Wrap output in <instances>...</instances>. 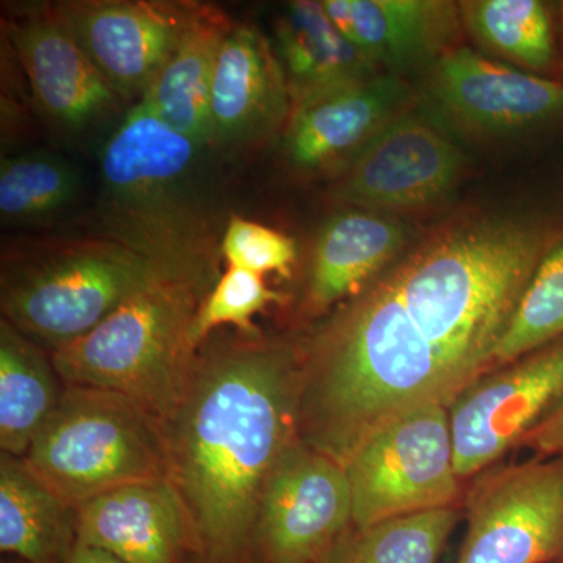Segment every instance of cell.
Listing matches in <instances>:
<instances>
[{"mask_svg": "<svg viewBox=\"0 0 563 563\" xmlns=\"http://www.w3.org/2000/svg\"><path fill=\"white\" fill-rule=\"evenodd\" d=\"M35 342L0 322V448L24 457L60 401L65 385ZM63 384V383H62Z\"/></svg>", "mask_w": 563, "mask_h": 563, "instance_id": "cell-22", "label": "cell"}, {"mask_svg": "<svg viewBox=\"0 0 563 563\" xmlns=\"http://www.w3.org/2000/svg\"><path fill=\"white\" fill-rule=\"evenodd\" d=\"M202 150L135 103L101 154L107 239L162 265L214 272L217 235L196 184Z\"/></svg>", "mask_w": 563, "mask_h": 563, "instance_id": "cell-2", "label": "cell"}, {"mask_svg": "<svg viewBox=\"0 0 563 563\" xmlns=\"http://www.w3.org/2000/svg\"><path fill=\"white\" fill-rule=\"evenodd\" d=\"M406 242V228L388 214L363 209L333 214L314 240L306 309L325 312L357 296L380 276Z\"/></svg>", "mask_w": 563, "mask_h": 563, "instance_id": "cell-18", "label": "cell"}, {"mask_svg": "<svg viewBox=\"0 0 563 563\" xmlns=\"http://www.w3.org/2000/svg\"><path fill=\"white\" fill-rule=\"evenodd\" d=\"M299 355L257 339L203 343L166 422L172 483L190 515L195 563H252L263 488L298 439Z\"/></svg>", "mask_w": 563, "mask_h": 563, "instance_id": "cell-1", "label": "cell"}, {"mask_svg": "<svg viewBox=\"0 0 563 563\" xmlns=\"http://www.w3.org/2000/svg\"><path fill=\"white\" fill-rule=\"evenodd\" d=\"M462 169V152L442 129L402 113L335 177L332 198L379 213L422 209L453 190Z\"/></svg>", "mask_w": 563, "mask_h": 563, "instance_id": "cell-10", "label": "cell"}, {"mask_svg": "<svg viewBox=\"0 0 563 563\" xmlns=\"http://www.w3.org/2000/svg\"><path fill=\"white\" fill-rule=\"evenodd\" d=\"M2 563H24V562L20 561V559H16V561H10V559H9V561H3Z\"/></svg>", "mask_w": 563, "mask_h": 563, "instance_id": "cell-31", "label": "cell"}, {"mask_svg": "<svg viewBox=\"0 0 563 563\" xmlns=\"http://www.w3.org/2000/svg\"><path fill=\"white\" fill-rule=\"evenodd\" d=\"M279 299V292L265 284V277L244 269L229 268L214 282L199 307L191 325L192 346L199 351L211 332L224 325H235L244 335H254L252 318Z\"/></svg>", "mask_w": 563, "mask_h": 563, "instance_id": "cell-27", "label": "cell"}, {"mask_svg": "<svg viewBox=\"0 0 563 563\" xmlns=\"http://www.w3.org/2000/svg\"><path fill=\"white\" fill-rule=\"evenodd\" d=\"M274 49L295 103L380 73L325 13L322 2L295 0L274 22Z\"/></svg>", "mask_w": 563, "mask_h": 563, "instance_id": "cell-20", "label": "cell"}, {"mask_svg": "<svg viewBox=\"0 0 563 563\" xmlns=\"http://www.w3.org/2000/svg\"><path fill=\"white\" fill-rule=\"evenodd\" d=\"M459 9L470 33L493 54L533 74L554 65L553 20L540 0H473Z\"/></svg>", "mask_w": 563, "mask_h": 563, "instance_id": "cell-24", "label": "cell"}, {"mask_svg": "<svg viewBox=\"0 0 563 563\" xmlns=\"http://www.w3.org/2000/svg\"><path fill=\"white\" fill-rule=\"evenodd\" d=\"M231 31V22L220 11L192 7L168 60L140 99L202 147L211 144V84L222 41Z\"/></svg>", "mask_w": 563, "mask_h": 563, "instance_id": "cell-19", "label": "cell"}, {"mask_svg": "<svg viewBox=\"0 0 563 563\" xmlns=\"http://www.w3.org/2000/svg\"><path fill=\"white\" fill-rule=\"evenodd\" d=\"M214 272L168 268L76 342L51 352L65 385L117 393L162 428L190 377L191 325Z\"/></svg>", "mask_w": 563, "mask_h": 563, "instance_id": "cell-3", "label": "cell"}, {"mask_svg": "<svg viewBox=\"0 0 563 563\" xmlns=\"http://www.w3.org/2000/svg\"><path fill=\"white\" fill-rule=\"evenodd\" d=\"M79 174L47 151L0 162V217L3 224H32L69 207L79 192Z\"/></svg>", "mask_w": 563, "mask_h": 563, "instance_id": "cell-25", "label": "cell"}, {"mask_svg": "<svg viewBox=\"0 0 563 563\" xmlns=\"http://www.w3.org/2000/svg\"><path fill=\"white\" fill-rule=\"evenodd\" d=\"M291 98L276 49L250 25L222 41L210 96L211 144H252L287 124Z\"/></svg>", "mask_w": 563, "mask_h": 563, "instance_id": "cell-16", "label": "cell"}, {"mask_svg": "<svg viewBox=\"0 0 563 563\" xmlns=\"http://www.w3.org/2000/svg\"><path fill=\"white\" fill-rule=\"evenodd\" d=\"M77 543V510L32 472L0 455V551L24 563H63Z\"/></svg>", "mask_w": 563, "mask_h": 563, "instance_id": "cell-21", "label": "cell"}, {"mask_svg": "<svg viewBox=\"0 0 563 563\" xmlns=\"http://www.w3.org/2000/svg\"><path fill=\"white\" fill-rule=\"evenodd\" d=\"M554 563H563V559H561V561H558V562H554Z\"/></svg>", "mask_w": 563, "mask_h": 563, "instance_id": "cell-32", "label": "cell"}, {"mask_svg": "<svg viewBox=\"0 0 563 563\" xmlns=\"http://www.w3.org/2000/svg\"><path fill=\"white\" fill-rule=\"evenodd\" d=\"M455 507L352 525L318 563H437L457 525Z\"/></svg>", "mask_w": 563, "mask_h": 563, "instance_id": "cell-23", "label": "cell"}, {"mask_svg": "<svg viewBox=\"0 0 563 563\" xmlns=\"http://www.w3.org/2000/svg\"><path fill=\"white\" fill-rule=\"evenodd\" d=\"M344 38L380 73L402 77L454 46L461 9L443 0H322Z\"/></svg>", "mask_w": 563, "mask_h": 563, "instance_id": "cell-17", "label": "cell"}, {"mask_svg": "<svg viewBox=\"0 0 563 563\" xmlns=\"http://www.w3.org/2000/svg\"><path fill=\"white\" fill-rule=\"evenodd\" d=\"M352 525L346 468L296 439L263 488L252 563H318Z\"/></svg>", "mask_w": 563, "mask_h": 563, "instance_id": "cell-8", "label": "cell"}, {"mask_svg": "<svg viewBox=\"0 0 563 563\" xmlns=\"http://www.w3.org/2000/svg\"><path fill=\"white\" fill-rule=\"evenodd\" d=\"M432 98L455 122L481 133L536 128L563 117V81L453 47L432 65Z\"/></svg>", "mask_w": 563, "mask_h": 563, "instance_id": "cell-13", "label": "cell"}, {"mask_svg": "<svg viewBox=\"0 0 563 563\" xmlns=\"http://www.w3.org/2000/svg\"><path fill=\"white\" fill-rule=\"evenodd\" d=\"M63 563H122L120 559L99 550V548L90 547V544L76 543L68 558Z\"/></svg>", "mask_w": 563, "mask_h": 563, "instance_id": "cell-30", "label": "cell"}, {"mask_svg": "<svg viewBox=\"0 0 563 563\" xmlns=\"http://www.w3.org/2000/svg\"><path fill=\"white\" fill-rule=\"evenodd\" d=\"M25 463L74 509L125 485L172 481L165 431L117 393L65 385Z\"/></svg>", "mask_w": 563, "mask_h": 563, "instance_id": "cell-4", "label": "cell"}, {"mask_svg": "<svg viewBox=\"0 0 563 563\" xmlns=\"http://www.w3.org/2000/svg\"><path fill=\"white\" fill-rule=\"evenodd\" d=\"M168 268L107 236L55 243L3 268V320L52 352L98 328Z\"/></svg>", "mask_w": 563, "mask_h": 563, "instance_id": "cell-5", "label": "cell"}, {"mask_svg": "<svg viewBox=\"0 0 563 563\" xmlns=\"http://www.w3.org/2000/svg\"><path fill=\"white\" fill-rule=\"evenodd\" d=\"M54 10L111 90L141 99L168 60L192 7L103 0Z\"/></svg>", "mask_w": 563, "mask_h": 563, "instance_id": "cell-12", "label": "cell"}, {"mask_svg": "<svg viewBox=\"0 0 563 563\" xmlns=\"http://www.w3.org/2000/svg\"><path fill=\"white\" fill-rule=\"evenodd\" d=\"M455 563H554L563 559V455L492 470L468 496Z\"/></svg>", "mask_w": 563, "mask_h": 563, "instance_id": "cell-7", "label": "cell"}, {"mask_svg": "<svg viewBox=\"0 0 563 563\" xmlns=\"http://www.w3.org/2000/svg\"><path fill=\"white\" fill-rule=\"evenodd\" d=\"M563 339V240L540 262L496 351V366Z\"/></svg>", "mask_w": 563, "mask_h": 563, "instance_id": "cell-26", "label": "cell"}, {"mask_svg": "<svg viewBox=\"0 0 563 563\" xmlns=\"http://www.w3.org/2000/svg\"><path fill=\"white\" fill-rule=\"evenodd\" d=\"M539 457H561L563 455V402L521 443Z\"/></svg>", "mask_w": 563, "mask_h": 563, "instance_id": "cell-29", "label": "cell"}, {"mask_svg": "<svg viewBox=\"0 0 563 563\" xmlns=\"http://www.w3.org/2000/svg\"><path fill=\"white\" fill-rule=\"evenodd\" d=\"M220 254L228 261L229 268L263 277L269 273L290 276L292 263L298 257L290 236L240 217H232L225 225Z\"/></svg>", "mask_w": 563, "mask_h": 563, "instance_id": "cell-28", "label": "cell"}, {"mask_svg": "<svg viewBox=\"0 0 563 563\" xmlns=\"http://www.w3.org/2000/svg\"><path fill=\"white\" fill-rule=\"evenodd\" d=\"M77 542L122 563L196 562L198 543L172 481L114 488L77 509Z\"/></svg>", "mask_w": 563, "mask_h": 563, "instance_id": "cell-14", "label": "cell"}, {"mask_svg": "<svg viewBox=\"0 0 563 563\" xmlns=\"http://www.w3.org/2000/svg\"><path fill=\"white\" fill-rule=\"evenodd\" d=\"M409 101L402 77L377 74L310 96L291 107L284 154L296 173L336 177Z\"/></svg>", "mask_w": 563, "mask_h": 563, "instance_id": "cell-11", "label": "cell"}, {"mask_svg": "<svg viewBox=\"0 0 563 563\" xmlns=\"http://www.w3.org/2000/svg\"><path fill=\"white\" fill-rule=\"evenodd\" d=\"M14 51L40 109L68 133L87 131L117 106V95L95 68L54 7L9 25Z\"/></svg>", "mask_w": 563, "mask_h": 563, "instance_id": "cell-15", "label": "cell"}, {"mask_svg": "<svg viewBox=\"0 0 563 563\" xmlns=\"http://www.w3.org/2000/svg\"><path fill=\"white\" fill-rule=\"evenodd\" d=\"M352 523L446 509L461 493L450 407H421L369 433L344 463Z\"/></svg>", "mask_w": 563, "mask_h": 563, "instance_id": "cell-6", "label": "cell"}, {"mask_svg": "<svg viewBox=\"0 0 563 563\" xmlns=\"http://www.w3.org/2000/svg\"><path fill=\"white\" fill-rule=\"evenodd\" d=\"M562 402L563 339L485 373L450 406L459 477L490 468Z\"/></svg>", "mask_w": 563, "mask_h": 563, "instance_id": "cell-9", "label": "cell"}]
</instances>
